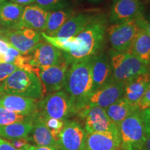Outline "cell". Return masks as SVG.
I'll use <instances>...</instances> for the list:
<instances>
[{
	"label": "cell",
	"mask_w": 150,
	"mask_h": 150,
	"mask_svg": "<svg viewBox=\"0 0 150 150\" xmlns=\"http://www.w3.org/2000/svg\"><path fill=\"white\" fill-rule=\"evenodd\" d=\"M108 23L106 15L99 13L81 32L71 38L68 51L62 52L69 65L74 62L93 57L103 51Z\"/></svg>",
	"instance_id": "6da1fadb"
},
{
	"label": "cell",
	"mask_w": 150,
	"mask_h": 150,
	"mask_svg": "<svg viewBox=\"0 0 150 150\" xmlns=\"http://www.w3.org/2000/svg\"><path fill=\"white\" fill-rule=\"evenodd\" d=\"M93 57L74 62L69 66L64 86L77 113L83 109L93 93Z\"/></svg>",
	"instance_id": "7a4b0ae2"
},
{
	"label": "cell",
	"mask_w": 150,
	"mask_h": 150,
	"mask_svg": "<svg viewBox=\"0 0 150 150\" xmlns=\"http://www.w3.org/2000/svg\"><path fill=\"white\" fill-rule=\"evenodd\" d=\"M0 91L7 95H18L40 100L44 97L40 79L33 71L17 69L2 83Z\"/></svg>",
	"instance_id": "3957f363"
},
{
	"label": "cell",
	"mask_w": 150,
	"mask_h": 150,
	"mask_svg": "<svg viewBox=\"0 0 150 150\" xmlns=\"http://www.w3.org/2000/svg\"><path fill=\"white\" fill-rule=\"evenodd\" d=\"M108 55L112 68L110 82L126 83L138 75L150 73L149 65L145 64L129 52H117L111 49Z\"/></svg>",
	"instance_id": "277c9868"
},
{
	"label": "cell",
	"mask_w": 150,
	"mask_h": 150,
	"mask_svg": "<svg viewBox=\"0 0 150 150\" xmlns=\"http://www.w3.org/2000/svg\"><path fill=\"white\" fill-rule=\"evenodd\" d=\"M38 111L47 118L68 120L77 115V112L65 91L46 95L38 103Z\"/></svg>",
	"instance_id": "5b68a950"
},
{
	"label": "cell",
	"mask_w": 150,
	"mask_h": 150,
	"mask_svg": "<svg viewBox=\"0 0 150 150\" xmlns=\"http://www.w3.org/2000/svg\"><path fill=\"white\" fill-rule=\"evenodd\" d=\"M120 138V150H141L146 131L140 111L129 115L117 126Z\"/></svg>",
	"instance_id": "8992f818"
},
{
	"label": "cell",
	"mask_w": 150,
	"mask_h": 150,
	"mask_svg": "<svg viewBox=\"0 0 150 150\" xmlns=\"http://www.w3.org/2000/svg\"><path fill=\"white\" fill-rule=\"evenodd\" d=\"M145 19L142 17L137 20L113 24L108 27L106 36L108 37L112 50L117 52H128Z\"/></svg>",
	"instance_id": "52a82bcc"
},
{
	"label": "cell",
	"mask_w": 150,
	"mask_h": 150,
	"mask_svg": "<svg viewBox=\"0 0 150 150\" xmlns=\"http://www.w3.org/2000/svg\"><path fill=\"white\" fill-rule=\"evenodd\" d=\"M76 116L82 121L86 132L119 135L117 126L110 119L105 108L88 106L80 110Z\"/></svg>",
	"instance_id": "ba28073f"
},
{
	"label": "cell",
	"mask_w": 150,
	"mask_h": 150,
	"mask_svg": "<svg viewBox=\"0 0 150 150\" xmlns=\"http://www.w3.org/2000/svg\"><path fill=\"white\" fill-rule=\"evenodd\" d=\"M69 66L65 60L59 64L47 67H33V71L42 83L43 93L46 95L64 88Z\"/></svg>",
	"instance_id": "9c48e42d"
},
{
	"label": "cell",
	"mask_w": 150,
	"mask_h": 150,
	"mask_svg": "<svg viewBox=\"0 0 150 150\" xmlns=\"http://www.w3.org/2000/svg\"><path fill=\"white\" fill-rule=\"evenodd\" d=\"M86 131L76 120H68L60 133L57 140L59 150H83Z\"/></svg>",
	"instance_id": "30bf717a"
},
{
	"label": "cell",
	"mask_w": 150,
	"mask_h": 150,
	"mask_svg": "<svg viewBox=\"0 0 150 150\" xmlns=\"http://www.w3.org/2000/svg\"><path fill=\"white\" fill-rule=\"evenodd\" d=\"M27 54L29 57V64L38 68L53 66L65 61L61 50L47 41L41 40Z\"/></svg>",
	"instance_id": "8fae6325"
},
{
	"label": "cell",
	"mask_w": 150,
	"mask_h": 150,
	"mask_svg": "<svg viewBox=\"0 0 150 150\" xmlns=\"http://www.w3.org/2000/svg\"><path fill=\"white\" fill-rule=\"evenodd\" d=\"M2 39L21 54H27L43 40V38L41 31L31 29H4Z\"/></svg>",
	"instance_id": "7c38bea8"
},
{
	"label": "cell",
	"mask_w": 150,
	"mask_h": 150,
	"mask_svg": "<svg viewBox=\"0 0 150 150\" xmlns=\"http://www.w3.org/2000/svg\"><path fill=\"white\" fill-rule=\"evenodd\" d=\"M144 6L140 0H113L109 22L117 24L144 17Z\"/></svg>",
	"instance_id": "4fadbf2b"
},
{
	"label": "cell",
	"mask_w": 150,
	"mask_h": 150,
	"mask_svg": "<svg viewBox=\"0 0 150 150\" xmlns=\"http://www.w3.org/2000/svg\"><path fill=\"white\" fill-rule=\"evenodd\" d=\"M125 83L110 82L91 93L86 104V107L96 106L106 108L122 98Z\"/></svg>",
	"instance_id": "5bb4252c"
},
{
	"label": "cell",
	"mask_w": 150,
	"mask_h": 150,
	"mask_svg": "<svg viewBox=\"0 0 150 150\" xmlns=\"http://www.w3.org/2000/svg\"><path fill=\"white\" fill-rule=\"evenodd\" d=\"M98 13V11L95 10L76 13L63 24L54 36L60 38H70L76 36L91 23Z\"/></svg>",
	"instance_id": "9a60e30c"
},
{
	"label": "cell",
	"mask_w": 150,
	"mask_h": 150,
	"mask_svg": "<svg viewBox=\"0 0 150 150\" xmlns=\"http://www.w3.org/2000/svg\"><path fill=\"white\" fill-rule=\"evenodd\" d=\"M111 76L112 68L108 54L102 51L93 56V93L110 83Z\"/></svg>",
	"instance_id": "2e32d148"
},
{
	"label": "cell",
	"mask_w": 150,
	"mask_h": 150,
	"mask_svg": "<svg viewBox=\"0 0 150 150\" xmlns=\"http://www.w3.org/2000/svg\"><path fill=\"white\" fill-rule=\"evenodd\" d=\"M38 101L29 97L4 94L0 102V107L20 115L33 117L38 112Z\"/></svg>",
	"instance_id": "e0dca14e"
},
{
	"label": "cell",
	"mask_w": 150,
	"mask_h": 150,
	"mask_svg": "<svg viewBox=\"0 0 150 150\" xmlns=\"http://www.w3.org/2000/svg\"><path fill=\"white\" fill-rule=\"evenodd\" d=\"M49 11L37 4L28 5L24 7L18 29H31L44 31L46 27Z\"/></svg>",
	"instance_id": "ac0fdd59"
},
{
	"label": "cell",
	"mask_w": 150,
	"mask_h": 150,
	"mask_svg": "<svg viewBox=\"0 0 150 150\" xmlns=\"http://www.w3.org/2000/svg\"><path fill=\"white\" fill-rule=\"evenodd\" d=\"M119 135L86 132L83 150H120Z\"/></svg>",
	"instance_id": "d6986e66"
},
{
	"label": "cell",
	"mask_w": 150,
	"mask_h": 150,
	"mask_svg": "<svg viewBox=\"0 0 150 150\" xmlns=\"http://www.w3.org/2000/svg\"><path fill=\"white\" fill-rule=\"evenodd\" d=\"M149 86L150 73L138 75L125 83L123 98L130 104L138 106V103Z\"/></svg>",
	"instance_id": "ffe728a7"
},
{
	"label": "cell",
	"mask_w": 150,
	"mask_h": 150,
	"mask_svg": "<svg viewBox=\"0 0 150 150\" xmlns=\"http://www.w3.org/2000/svg\"><path fill=\"white\" fill-rule=\"evenodd\" d=\"M146 65H150V36L147 29V20L141 24L139 31L128 51Z\"/></svg>",
	"instance_id": "44dd1931"
},
{
	"label": "cell",
	"mask_w": 150,
	"mask_h": 150,
	"mask_svg": "<svg viewBox=\"0 0 150 150\" xmlns=\"http://www.w3.org/2000/svg\"><path fill=\"white\" fill-rule=\"evenodd\" d=\"M28 140L29 142H32L35 145L58 149L57 142L54 140L51 131L44 123L38 111L33 120V127L28 136Z\"/></svg>",
	"instance_id": "7402d4cb"
},
{
	"label": "cell",
	"mask_w": 150,
	"mask_h": 150,
	"mask_svg": "<svg viewBox=\"0 0 150 150\" xmlns=\"http://www.w3.org/2000/svg\"><path fill=\"white\" fill-rule=\"evenodd\" d=\"M24 7L11 1H5L0 4V24L5 29H18Z\"/></svg>",
	"instance_id": "603a6c76"
},
{
	"label": "cell",
	"mask_w": 150,
	"mask_h": 150,
	"mask_svg": "<svg viewBox=\"0 0 150 150\" xmlns=\"http://www.w3.org/2000/svg\"><path fill=\"white\" fill-rule=\"evenodd\" d=\"M76 13V11L70 5L63 8L49 11L45 29L42 32L50 36H54L63 27V24Z\"/></svg>",
	"instance_id": "cb8c5ba5"
},
{
	"label": "cell",
	"mask_w": 150,
	"mask_h": 150,
	"mask_svg": "<svg viewBox=\"0 0 150 150\" xmlns=\"http://www.w3.org/2000/svg\"><path fill=\"white\" fill-rule=\"evenodd\" d=\"M105 110L112 122L118 126L129 115L140 110L138 106L130 104L122 97L105 108Z\"/></svg>",
	"instance_id": "d4e9b609"
},
{
	"label": "cell",
	"mask_w": 150,
	"mask_h": 150,
	"mask_svg": "<svg viewBox=\"0 0 150 150\" xmlns=\"http://www.w3.org/2000/svg\"><path fill=\"white\" fill-rule=\"evenodd\" d=\"M33 120L0 126V137L6 140L28 138L32 129Z\"/></svg>",
	"instance_id": "484cf974"
},
{
	"label": "cell",
	"mask_w": 150,
	"mask_h": 150,
	"mask_svg": "<svg viewBox=\"0 0 150 150\" xmlns=\"http://www.w3.org/2000/svg\"><path fill=\"white\" fill-rule=\"evenodd\" d=\"M35 116H33V117L24 116L11 111L8 109H6L4 108L0 107V126L15 122L33 120Z\"/></svg>",
	"instance_id": "4316f807"
},
{
	"label": "cell",
	"mask_w": 150,
	"mask_h": 150,
	"mask_svg": "<svg viewBox=\"0 0 150 150\" xmlns=\"http://www.w3.org/2000/svg\"><path fill=\"white\" fill-rule=\"evenodd\" d=\"M41 117H42V120L44 122V123L45 124L47 127L51 131L54 140L57 142L60 133H61L62 129H63L65 122L67 120L65 121L61 120L54 119V118H47L42 117V116H41Z\"/></svg>",
	"instance_id": "83f0119b"
},
{
	"label": "cell",
	"mask_w": 150,
	"mask_h": 150,
	"mask_svg": "<svg viewBox=\"0 0 150 150\" xmlns=\"http://www.w3.org/2000/svg\"><path fill=\"white\" fill-rule=\"evenodd\" d=\"M35 3L47 11L56 10L69 5L67 0H35Z\"/></svg>",
	"instance_id": "f1b7e54d"
},
{
	"label": "cell",
	"mask_w": 150,
	"mask_h": 150,
	"mask_svg": "<svg viewBox=\"0 0 150 150\" xmlns=\"http://www.w3.org/2000/svg\"><path fill=\"white\" fill-rule=\"evenodd\" d=\"M17 69L18 67L12 63H0V83H2Z\"/></svg>",
	"instance_id": "f546056e"
},
{
	"label": "cell",
	"mask_w": 150,
	"mask_h": 150,
	"mask_svg": "<svg viewBox=\"0 0 150 150\" xmlns=\"http://www.w3.org/2000/svg\"><path fill=\"white\" fill-rule=\"evenodd\" d=\"M21 54L20 52L18 51L16 48H14L13 47L10 46L7 50L6 54L5 56V63H12L14 65L15 62L16 61V60L18 59V57L21 55Z\"/></svg>",
	"instance_id": "4dcf8cb0"
},
{
	"label": "cell",
	"mask_w": 150,
	"mask_h": 150,
	"mask_svg": "<svg viewBox=\"0 0 150 150\" xmlns=\"http://www.w3.org/2000/svg\"><path fill=\"white\" fill-rule=\"evenodd\" d=\"M13 147L17 149L24 150L25 147L28 145H29L30 142L28 140V138H16V139L7 140Z\"/></svg>",
	"instance_id": "1f68e13d"
},
{
	"label": "cell",
	"mask_w": 150,
	"mask_h": 150,
	"mask_svg": "<svg viewBox=\"0 0 150 150\" xmlns=\"http://www.w3.org/2000/svg\"><path fill=\"white\" fill-rule=\"evenodd\" d=\"M150 107V86L146 91L145 93L144 94L143 97L140 99L138 103V108H139L140 111Z\"/></svg>",
	"instance_id": "d6a6232c"
},
{
	"label": "cell",
	"mask_w": 150,
	"mask_h": 150,
	"mask_svg": "<svg viewBox=\"0 0 150 150\" xmlns=\"http://www.w3.org/2000/svg\"><path fill=\"white\" fill-rule=\"evenodd\" d=\"M142 121H143L146 134H150V107L140 111Z\"/></svg>",
	"instance_id": "836d02e7"
},
{
	"label": "cell",
	"mask_w": 150,
	"mask_h": 150,
	"mask_svg": "<svg viewBox=\"0 0 150 150\" xmlns=\"http://www.w3.org/2000/svg\"><path fill=\"white\" fill-rule=\"evenodd\" d=\"M11 45L8 42L0 39V63H5V56Z\"/></svg>",
	"instance_id": "e575fe53"
},
{
	"label": "cell",
	"mask_w": 150,
	"mask_h": 150,
	"mask_svg": "<svg viewBox=\"0 0 150 150\" xmlns=\"http://www.w3.org/2000/svg\"><path fill=\"white\" fill-rule=\"evenodd\" d=\"M0 150H19L15 148L7 140L0 137Z\"/></svg>",
	"instance_id": "d590c367"
},
{
	"label": "cell",
	"mask_w": 150,
	"mask_h": 150,
	"mask_svg": "<svg viewBox=\"0 0 150 150\" xmlns=\"http://www.w3.org/2000/svg\"><path fill=\"white\" fill-rule=\"evenodd\" d=\"M24 150H59L56 148L50 147H44V146H38V145H31V144L28 145L25 147Z\"/></svg>",
	"instance_id": "8d00e7d4"
},
{
	"label": "cell",
	"mask_w": 150,
	"mask_h": 150,
	"mask_svg": "<svg viewBox=\"0 0 150 150\" xmlns=\"http://www.w3.org/2000/svg\"><path fill=\"white\" fill-rule=\"evenodd\" d=\"M12 2H14L16 4H18L19 5H21L22 6H24L31 5L33 4V3H35V0H10Z\"/></svg>",
	"instance_id": "74e56055"
},
{
	"label": "cell",
	"mask_w": 150,
	"mask_h": 150,
	"mask_svg": "<svg viewBox=\"0 0 150 150\" xmlns=\"http://www.w3.org/2000/svg\"><path fill=\"white\" fill-rule=\"evenodd\" d=\"M141 150H150V134H146L145 140Z\"/></svg>",
	"instance_id": "f35d334b"
},
{
	"label": "cell",
	"mask_w": 150,
	"mask_h": 150,
	"mask_svg": "<svg viewBox=\"0 0 150 150\" xmlns=\"http://www.w3.org/2000/svg\"><path fill=\"white\" fill-rule=\"evenodd\" d=\"M147 29L148 31V33H149V35L150 36V15L149 16V18L147 20Z\"/></svg>",
	"instance_id": "ab89813d"
},
{
	"label": "cell",
	"mask_w": 150,
	"mask_h": 150,
	"mask_svg": "<svg viewBox=\"0 0 150 150\" xmlns=\"http://www.w3.org/2000/svg\"><path fill=\"white\" fill-rule=\"evenodd\" d=\"M70 1H72L73 4H79L82 0H70Z\"/></svg>",
	"instance_id": "60d3db41"
},
{
	"label": "cell",
	"mask_w": 150,
	"mask_h": 150,
	"mask_svg": "<svg viewBox=\"0 0 150 150\" xmlns=\"http://www.w3.org/2000/svg\"><path fill=\"white\" fill-rule=\"evenodd\" d=\"M4 33V29H0V39H2Z\"/></svg>",
	"instance_id": "b9f144b4"
},
{
	"label": "cell",
	"mask_w": 150,
	"mask_h": 150,
	"mask_svg": "<svg viewBox=\"0 0 150 150\" xmlns=\"http://www.w3.org/2000/svg\"><path fill=\"white\" fill-rule=\"evenodd\" d=\"M3 95H4V93H1V92L0 91V102H1V98H2Z\"/></svg>",
	"instance_id": "7bdbcfd3"
},
{
	"label": "cell",
	"mask_w": 150,
	"mask_h": 150,
	"mask_svg": "<svg viewBox=\"0 0 150 150\" xmlns=\"http://www.w3.org/2000/svg\"><path fill=\"white\" fill-rule=\"evenodd\" d=\"M90 1H93V2H97V1H101V0H90Z\"/></svg>",
	"instance_id": "ee69618b"
},
{
	"label": "cell",
	"mask_w": 150,
	"mask_h": 150,
	"mask_svg": "<svg viewBox=\"0 0 150 150\" xmlns=\"http://www.w3.org/2000/svg\"><path fill=\"white\" fill-rule=\"evenodd\" d=\"M7 1V0H0V4L4 2V1Z\"/></svg>",
	"instance_id": "f6af8a7d"
}]
</instances>
